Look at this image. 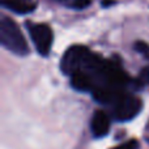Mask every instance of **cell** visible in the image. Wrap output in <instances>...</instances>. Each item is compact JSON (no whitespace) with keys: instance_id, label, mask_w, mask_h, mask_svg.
I'll use <instances>...</instances> for the list:
<instances>
[{"instance_id":"obj_1","label":"cell","mask_w":149,"mask_h":149,"mask_svg":"<svg viewBox=\"0 0 149 149\" xmlns=\"http://www.w3.org/2000/svg\"><path fill=\"white\" fill-rule=\"evenodd\" d=\"M0 42L8 51L18 56L29 54V46L24 34L17 24L7 16H3L0 20Z\"/></svg>"},{"instance_id":"obj_9","label":"cell","mask_w":149,"mask_h":149,"mask_svg":"<svg viewBox=\"0 0 149 149\" xmlns=\"http://www.w3.org/2000/svg\"><path fill=\"white\" fill-rule=\"evenodd\" d=\"M111 149H139V141L135 139H131L128 141H124L122 144H119L118 147L111 148Z\"/></svg>"},{"instance_id":"obj_6","label":"cell","mask_w":149,"mask_h":149,"mask_svg":"<svg viewBox=\"0 0 149 149\" xmlns=\"http://www.w3.org/2000/svg\"><path fill=\"white\" fill-rule=\"evenodd\" d=\"M71 82H72V86L74 89L80 90V92H89V90L93 92V89L95 88L90 74L86 73L85 71H80V72L72 74Z\"/></svg>"},{"instance_id":"obj_10","label":"cell","mask_w":149,"mask_h":149,"mask_svg":"<svg viewBox=\"0 0 149 149\" xmlns=\"http://www.w3.org/2000/svg\"><path fill=\"white\" fill-rule=\"evenodd\" d=\"M137 81H139L140 85H149V65L141 70Z\"/></svg>"},{"instance_id":"obj_12","label":"cell","mask_w":149,"mask_h":149,"mask_svg":"<svg viewBox=\"0 0 149 149\" xmlns=\"http://www.w3.org/2000/svg\"><path fill=\"white\" fill-rule=\"evenodd\" d=\"M20 1H30V0H20Z\"/></svg>"},{"instance_id":"obj_7","label":"cell","mask_w":149,"mask_h":149,"mask_svg":"<svg viewBox=\"0 0 149 149\" xmlns=\"http://www.w3.org/2000/svg\"><path fill=\"white\" fill-rule=\"evenodd\" d=\"M1 4L8 9L18 13V15H26L34 10L36 5L31 1H20V0H1Z\"/></svg>"},{"instance_id":"obj_4","label":"cell","mask_w":149,"mask_h":149,"mask_svg":"<svg viewBox=\"0 0 149 149\" xmlns=\"http://www.w3.org/2000/svg\"><path fill=\"white\" fill-rule=\"evenodd\" d=\"M26 28H28L29 34L33 39L37 51L43 56L49 55L52 46V39H54L51 28L46 24H28Z\"/></svg>"},{"instance_id":"obj_3","label":"cell","mask_w":149,"mask_h":149,"mask_svg":"<svg viewBox=\"0 0 149 149\" xmlns=\"http://www.w3.org/2000/svg\"><path fill=\"white\" fill-rule=\"evenodd\" d=\"M114 105V116L120 122L131 120L134 119L141 110V101L136 95L122 93L118 100L113 103Z\"/></svg>"},{"instance_id":"obj_8","label":"cell","mask_w":149,"mask_h":149,"mask_svg":"<svg viewBox=\"0 0 149 149\" xmlns=\"http://www.w3.org/2000/svg\"><path fill=\"white\" fill-rule=\"evenodd\" d=\"M135 49H136V51L140 52L143 56L149 59V45L148 43H145V42H143V41H137L136 43H135Z\"/></svg>"},{"instance_id":"obj_11","label":"cell","mask_w":149,"mask_h":149,"mask_svg":"<svg viewBox=\"0 0 149 149\" xmlns=\"http://www.w3.org/2000/svg\"><path fill=\"white\" fill-rule=\"evenodd\" d=\"M72 5L76 9H85L86 7L90 5V0H72Z\"/></svg>"},{"instance_id":"obj_5","label":"cell","mask_w":149,"mask_h":149,"mask_svg":"<svg viewBox=\"0 0 149 149\" xmlns=\"http://www.w3.org/2000/svg\"><path fill=\"white\" fill-rule=\"evenodd\" d=\"M90 128L95 137H103L109 134L110 130V118L102 110H98L93 114L92 122H90Z\"/></svg>"},{"instance_id":"obj_2","label":"cell","mask_w":149,"mask_h":149,"mask_svg":"<svg viewBox=\"0 0 149 149\" xmlns=\"http://www.w3.org/2000/svg\"><path fill=\"white\" fill-rule=\"evenodd\" d=\"M93 54L84 46H72L62 58V71L67 74H74L80 71H88Z\"/></svg>"}]
</instances>
